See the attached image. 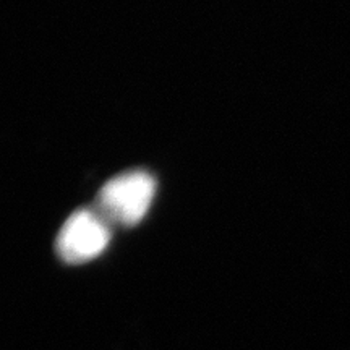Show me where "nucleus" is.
<instances>
[{
    "instance_id": "nucleus-1",
    "label": "nucleus",
    "mask_w": 350,
    "mask_h": 350,
    "mask_svg": "<svg viewBox=\"0 0 350 350\" xmlns=\"http://www.w3.org/2000/svg\"><path fill=\"white\" fill-rule=\"evenodd\" d=\"M156 193V180L144 170L117 175L99 190L94 211L109 226L133 227L146 216Z\"/></svg>"
},
{
    "instance_id": "nucleus-2",
    "label": "nucleus",
    "mask_w": 350,
    "mask_h": 350,
    "mask_svg": "<svg viewBox=\"0 0 350 350\" xmlns=\"http://www.w3.org/2000/svg\"><path fill=\"white\" fill-rule=\"evenodd\" d=\"M111 242V226L94 209H80L70 216L57 235L55 250L68 265L94 260Z\"/></svg>"
}]
</instances>
